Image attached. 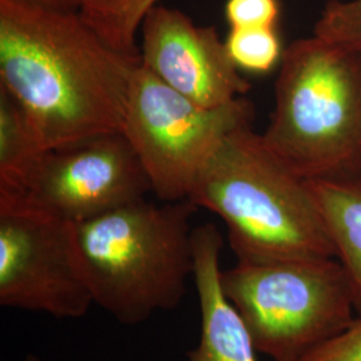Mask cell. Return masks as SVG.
Instances as JSON below:
<instances>
[{"label": "cell", "instance_id": "30bf717a", "mask_svg": "<svg viewBox=\"0 0 361 361\" xmlns=\"http://www.w3.org/2000/svg\"><path fill=\"white\" fill-rule=\"evenodd\" d=\"M222 235L214 224L193 231L194 284L197 289L201 332L188 361H258L257 349L245 322L225 296L221 285Z\"/></svg>", "mask_w": 361, "mask_h": 361}, {"label": "cell", "instance_id": "e0dca14e", "mask_svg": "<svg viewBox=\"0 0 361 361\" xmlns=\"http://www.w3.org/2000/svg\"><path fill=\"white\" fill-rule=\"evenodd\" d=\"M300 361H361V316L340 335L310 350Z\"/></svg>", "mask_w": 361, "mask_h": 361}, {"label": "cell", "instance_id": "ba28073f", "mask_svg": "<svg viewBox=\"0 0 361 361\" xmlns=\"http://www.w3.org/2000/svg\"><path fill=\"white\" fill-rule=\"evenodd\" d=\"M149 192L152 183L138 155L125 134L116 131L47 152L18 195L79 224L145 198Z\"/></svg>", "mask_w": 361, "mask_h": 361}, {"label": "cell", "instance_id": "4fadbf2b", "mask_svg": "<svg viewBox=\"0 0 361 361\" xmlns=\"http://www.w3.org/2000/svg\"><path fill=\"white\" fill-rule=\"evenodd\" d=\"M159 0H106L80 15L102 38L119 51L140 55L137 35L146 13Z\"/></svg>", "mask_w": 361, "mask_h": 361}, {"label": "cell", "instance_id": "5b68a950", "mask_svg": "<svg viewBox=\"0 0 361 361\" xmlns=\"http://www.w3.org/2000/svg\"><path fill=\"white\" fill-rule=\"evenodd\" d=\"M221 285L258 353L273 361H300L355 320L348 277L336 257L237 262L221 271Z\"/></svg>", "mask_w": 361, "mask_h": 361}, {"label": "cell", "instance_id": "8fae6325", "mask_svg": "<svg viewBox=\"0 0 361 361\" xmlns=\"http://www.w3.org/2000/svg\"><path fill=\"white\" fill-rule=\"evenodd\" d=\"M307 180L361 316V174Z\"/></svg>", "mask_w": 361, "mask_h": 361}, {"label": "cell", "instance_id": "5bb4252c", "mask_svg": "<svg viewBox=\"0 0 361 361\" xmlns=\"http://www.w3.org/2000/svg\"><path fill=\"white\" fill-rule=\"evenodd\" d=\"M234 65L249 73H268L283 58L276 28H231L225 39Z\"/></svg>", "mask_w": 361, "mask_h": 361}, {"label": "cell", "instance_id": "3957f363", "mask_svg": "<svg viewBox=\"0 0 361 361\" xmlns=\"http://www.w3.org/2000/svg\"><path fill=\"white\" fill-rule=\"evenodd\" d=\"M197 210L190 200L158 205L141 198L74 224L94 304L125 325L178 308L194 274Z\"/></svg>", "mask_w": 361, "mask_h": 361}, {"label": "cell", "instance_id": "9a60e30c", "mask_svg": "<svg viewBox=\"0 0 361 361\" xmlns=\"http://www.w3.org/2000/svg\"><path fill=\"white\" fill-rule=\"evenodd\" d=\"M313 35L361 50V0H329L314 25Z\"/></svg>", "mask_w": 361, "mask_h": 361}, {"label": "cell", "instance_id": "8992f818", "mask_svg": "<svg viewBox=\"0 0 361 361\" xmlns=\"http://www.w3.org/2000/svg\"><path fill=\"white\" fill-rule=\"evenodd\" d=\"M255 106L246 98L207 107L135 68L125 107L122 133L138 155L164 202L189 200L209 158L235 130L252 126Z\"/></svg>", "mask_w": 361, "mask_h": 361}, {"label": "cell", "instance_id": "d6986e66", "mask_svg": "<svg viewBox=\"0 0 361 361\" xmlns=\"http://www.w3.org/2000/svg\"><path fill=\"white\" fill-rule=\"evenodd\" d=\"M25 361H43L40 357H38L37 355H32V353H28L26 356Z\"/></svg>", "mask_w": 361, "mask_h": 361}, {"label": "cell", "instance_id": "52a82bcc", "mask_svg": "<svg viewBox=\"0 0 361 361\" xmlns=\"http://www.w3.org/2000/svg\"><path fill=\"white\" fill-rule=\"evenodd\" d=\"M92 304L74 224L0 192V305L82 319Z\"/></svg>", "mask_w": 361, "mask_h": 361}, {"label": "cell", "instance_id": "7c38bea8", "mask_svg": "<svg viewBox=\"0 0 361 361\" xmlns=\"http://www.w3.org/2000/svg\"><path fill=\"white\" fill-rule=\"evenodd\" d=\"M46 153L20 104L0 87V192L23 193Z\"/></svg>", "mask_w": 361, "mask_h": 361}, {"label": "cell", "instance_id": "7a4b0ae2", "mask_svg": "<svg viewBox=\"0 0 361 361\" xmlns=\"http://www.w3.org/2000/svg\"><path fill=\"white\" fill-rule=\"evenodd\" d=\"M189 200L224 221L237 262L336 257L308 180L273 154L252 126L219 145Z\"/></svg>", "mask_w": 361, "mask_h": 361}, {"label": "cell", "instance_id": "2e32d148", "mask_svg": "<svg viewBox=\"0 0 361 361\" xmlns=\"http://www.w3.org/2000/svg\"><path fill=\"white\" fill-rule=\"evenodd\" d=\"M225 16L231 28H276L279 0H228Z\"/></svg>", "mask_w": 361, "mask_h": 361}, {"label": "cell", "instance_id": "6da1fadb", "mask_svg": "<svg viewBox=\"0 0 361 361\" xmlns=\"http://www.w3.org/2000/svg\"><path fill=\"white\" fill-rule=\"evenodd\" d=\"M141 56L110 46L80 13L0 0V87L46 152L122 131Z\"/></svg>", "mask_w": 361, "mask_h": 361}, {"label": "cell", "instance_id": "277c9868", "mask_svg": "<svg viewBox=\"0 0 361 361\" xmlns=\"http://www.w3.org/2000/svg\"><path fill=\"white\" fill-rule=\"evenodd\" d=\"M261 137L304 180L361 174V50L316 35L290 43Z\"/></svg>", "mask_w": 361, "mask_h": 361}, {"label": "cell", "instance_id": "9c48e42d", "mask_svg": "<svg viewBox=\"0 0 361 361\" xmlns=\"http://www.w3.org/2000/svg\"><path fill=\"white\" fill-rule=\"evenodd\" d=\"M140 34L141 65L197 104L217 107L250 89L216 27L198 26L180 10L157 4L145 15Z\"/></svg>", "mask_w": 361, "mask_h": 361}, {"label": "cell", "instance_id": "ac0fdd59", "mask_svg": "<svg viewBox=\"0 0 361 361\" xmlns=\"http://www.w3.org/2000/svg\"><path fill=\"white\" fill-rule=\"evenodd\" d=\"M25 1L37 4L44 8H51V10L82 13L87 7L94 6L97 3H102L106 0H25Z\"/></svg>", "mask_w": 361, "mask_h": 361}]
</instances>
